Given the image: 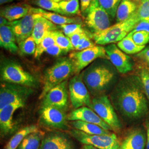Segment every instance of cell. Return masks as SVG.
<instances>
[{"label":"cell","mask_w":149,"mask_h":149,"mask_svg":"<svg viewBox=\"0 0 149 149\" xmlns=\"http://www.w3.org/2000/svg\"><path fill=\"white\" fill-rule=\"evenodd\" d=\"M140 77L122 80L112 93L114 106L123 116L130 119L144 117L148 111V101Z\"/></svg>","instance_id":"obj_1"},{"label":"cell","mask_w":149,"mask_h":149,"mask_svg":"<svg viewBox=\"0 0 149 149\" xmlns=\"http://www.w3.org/2000/svg\"><path fill=\"white\" fill-rule=\"evenodd\" d=\"M114 77V71L104 64L93 65L82 72V79L86 86L93 95L106 90Z\"/></svg>","instance_id":"obj_2"},{"label":"cell","mask_w":149,"mask_h":149,"mask_svg":"<svg viewBox=\"0 0 149 149\" xmlns=\"http://www.w3.org/2000/svg\"><path fill=\"white\" fill-rule=\"evenodd\" d=\"M74 74V65L69 58H61L46 70L44 86L39 99H43L49 91L58 85Z\"/></svg>","instance_id":"obj_3"},{"label":"cell","mask_w":149,"mask_h":149,"mask_svg":"<svg viewBox=\"0 0 149 149\" xmlns=\"http://www.w3.org/2000/svg\"><path fill=\"white\" fill-rule=\"evenodd\" d=\"M139 22L134 14L125 21L117 22L102 32L91 34V38L94 40L95 43L98 45L118 43L133 31Z\"/></svg>","instance_id":"obj_4"},{"label":"cell","mask_w":149,"mask_h":149,"mask_svg":"<svg viewBox=\"0 0 149 149\" xmlns=\"http://www.w3.org/2000/svg\"><path fill=\"white\" fill-rule=\"evenodd\" d=\"M1 79L6 82L33 87L37 85V80L32 74L25 71L19 64L13 61L6 62L1 67Z\"/></svg>","instance_id":"obj_5"},{"label":"cell","mask_w":149,"mask_h":149,"mask_svg":"<svg viewBox=\"0 0 149 149\" xmlns=\"http://www.w3.org/2000/svg\"><path fill=\"white\" fill-rule=\"evenodd\" d=\"M70 133L84 145H91L99 149H119L120 142L113 133L107 135H90L73 129Z\"/></svg>","instance_id":"obj_6"},{"label":"cell","mask_w":149,"mask_h":149,"mask_svg":"<svg viewBox=\"0 0 149 149\" xmlns=\"http://www.w3.org/2000/svg\"><path fill=\"white\" fill-rule=\"evenodd\" d=\"M33 93L30 87L15 84H1L0 88V109L6 106L13 103L25 105L28 98Z\"/></svg>","instance_id":"obj_7"},{"label":"cell","mask_w":149,"mask_h":149,"mask_svg":"<svg viewBox=\"0 0 149 149\" xmlns=\"http://www.w3.org/2000/svg\"><path fill=\"white\" fill-rule=\"evenodd\" d=\"M90 108L108 124L113 130L118 132L120 130L121 123L107 96L102 95L95 97L91 100Z\"/></svg>","instance_id":"obj_8"},{"label":"cell","mask_w":149,"mask_h":149,"mask_svg":"<svg viewBox=\"0 0 149 149\" xmlns=\"http://www.w3.org/2000/svg\"><path fill=\"white\" fill-rule=\"evenodd\" d=\"M84 15L86 24L92 33L102 32L111 26L110 16L102 7L98 0H93Z\"/></svg>","instance_id":"obj_9"},{"label":"cell","mask_w":149,"mask_h":149,"mask_svg":"<svg viewBox=\"0 0 149 149\" xmlns=\"http://www.w3.org/2000/svg\"><path fill=\"white\" fill-rule=\"evenodd\" d=\"M69 58L74 65V74H79L80 71L97 59H108L105 48L101 45L72 52L70 54Z\"/></svg>","instance_id":"obj_10"},{"label":"cell","mask_w":149,"mask_h":149,"mask_svg":"<svg viewBox=\"0 0 149 149\" xmlns=\"http://www.w3.org/2000/svg\"><path fill=\"white\" fill-rule=\"evenodd\" d=\"M69 89L70 101L74 109L82 107H90V92L82 79V73L76 74L70 80Z\"/></svg>","instance_id":"obj_11"},{"label":"cell","mask_w":149,"mask_h":149,"mask_svg":"<svg viewBox=\"0 0 149 149\" xmlns=\"http://www.w3.org/2000/svg\"><path fill=\"white\" fill-rule=\"evenodd\" d=\"M68 81H65L49 91L44 97L41 107H52L65 111L68 107Z\"/></svg>","instance_id":"obj_12"},{"label":"cell","mask_w":149,"mask_h":149,"mask_svg":"<svg viewBox=\"0 0 149 149\" xmlns=\"http://www.w3.org/2000/svg\"><path fill=\"white\" fill-rule=\"evenodd\" d=\"M107 56L112 64L120 74H125L133 69L132 59L124 53L115 44H111L105 47Z\"/></svg>","instance_id":"obj_13"},{"label":"cell","mask_w":149,"mask_h":149,"mask_svg":"<svg viewBox=\"0 0 149 149\" xmlns=\"http://www.w3.org/2000/svg\"><path fill=\"white\" fill-rule=\"evenodd\" d=\"M40 120L49 128L66 129L68 128V116L65 111L52 107H41Z\"/></svg>","instance_id":"obj_14"},{"label":"cell","mask_w":149,"mask_h":149,"mask_svg":"<svg viewBox=\"0 0 149 149\" xmlns=\"http://www.w3.org/2000/svg\"><path fill=\"white\" fill-rule=\"evenodd\" d=\"M38 14L29 13L20 19L12 22L11 27L18 44L32 36Z\"/></svg>","instance_id":"obj_15"},{"label":"cell","mask_w":149,"mask_h":149,"mask_svg":"<svg viewBox=\"0 0 149 149\" xmlns=\"http://www.w3.org/2000/svg\"><path fill=\"white\" fill-rule=\"evenodd\" d=\"M68 119L70 121L80 120L98 125L108 131H113L112 128L104 122L93 109L88 107H82L75 109L68 116Z\"/></svg>","instance_id":"obj_16"},{"label":"cell","mask_w":149,"mask_h":149,"mask_svg":"<svg viewBox=\"0 0 149 149\" xmlns=\"http://www.w3.org/2000/svg\"><path fill=\"white\" fill-rule=\"evenodd\" d=\"M39 149H75V146L68 135L55 132L44 136Z\"/></svg>","instance_id":"obj_17"},{"label":"cell","mask_w":149,"mask_h":149,"mask_svg":"<svg viewBox=\"0 0 149 149\" xmlns=\"http://www.w3.org/2000/svg\"><path fill=\"white\" fill-rule=\"evenodd\" d=\"M24 106V104L22 103H13L0 109V129L2 136L12 133L15 130L13 122L14 113Z\"/></svg>","instance_id":"obj_18"},{"label":"cell","mask_w":149,"mask_h":149,"mask_svg":"<svg viewBox=\"0 0 149 149\" xmlns=\"http://www.w3.org/2000/svg\"><path fill=\"white\" fill-rule=\"evenodd\" d=\"M146 134L141 128L131 130L120 144L119 149H145Z\"/></svg>","instance_id":"obj_19"},{"label":"cell","mask_w":149,"mask_h":149,"mask_svg":"<svg viewBox=\"0 0 149 149\" xmlns=\"http://www.w3.org/2000/svg\"><path fill=\"white\" fill-rule=\"evenodd\" d=\"M56 30H57V27L55 24L40 15L38 14L32 37L34 38L36 43L38 45L42 40L48 32Z\"/></svg>","instance_id":"obj_20"},{"label":"cell","mask_w":149,"mask_h":149,"mask_svg":"<svg viewBox=\"0 0 149 149\" xmlns=\"http://www.w3.org/2000/svg\"><path fill=\"white\" fill-rule=\"evenodd\" d=\"M29 12L33 14L40 15L43 17L53 23L54 24L59 26L71 23H79L80 22V19L78 18L68 17L56 13L45 11L40 8H34L31 6Z\"/></svg>","instance_id":"obj_21"},{"label":"cell","mask_w":149,"mask_h":149,"mask_svg":"<svg viewBox=\"0 0 149 149\" xmlns=\"http://www.w3.org/2000/svg\"><path fill=\"white\" fill-rule=\"evenodd\" d=\"M15 36L11 26H0V45L10 53H18L19 47L16 44Z\"/></svg>","instance_id":"obj_22"},{"label":"cell","mask_w":149,"mask_h":149,"mask_svg":"<svg viewBox=\"0 0 149 149\" xmlns=\"http://www.w3.org/2000/svg\"><path fill=\"white\" fill-rule=\"evenodd\" d=\"M30 8L31 6L25 4L8 6L1 10L0 14L12 22L27 16L30 13Z\"/></svg>","instance_id":"obj_23"},{"label":"cell","mask_w":149,"mask_h":149,"mask_svg":"<svg viewBox=\"0 0 149 149\" xmlns=\"http://www.w3.org/2000/svg\"><path fill=\"white\" fill-rule=\"evenodd\" d=\"M137 5L133 0H122L116 13L117 22L125 21L133 16L138 9Z\"/></svg>","instance_id":"obj_24"},{"label":"cell","mask_w":149,"mask_h":149,"mask_svg":"<svg viewBox=\"0 0 149 149\" xmlns=\"http://www.w3.org/2000/svg\"><path fill=\"white\" fill-rule=\"evenodd\" d=\"M71 124L74 129L90 135H107L112 133L111 131L106 130L98 125L90 123L76 120L72 121Z\"/></svg>","instance_id":"obj_25"},{"label":"cell","mask_w":149,"mask_h":149,"mask_svg":"<svg viewBox=\"0 0 149 149\" xmlns=\"http://www.w3.org/2000/svg\"><path fill=\"white\" fill-rule=\"evenodd\" d=\"M39 130L37 126L31 125L22 129L10 140L5 149H17L23 139L30 134Z\"/></svg>","instance_id":"obj_26"},{"label":"cell","mask_w":149,"mask_h":149,"mask_svg":"<svg viewBox=\"0 0 149 149\" xmlns=\"http://www.w3.org/2000/svg\"><path fill=\"white\" fill-rule=\"evenodd\" d=\"M44 136L45 134L41 130L30 134L23 139L17 149H39Z\"/></svg>","instance_id":"obj_27"},{"label":"cell","mask_w":149,"mask_h":149,"mask_svg":"<svg viewBox=\"0 0 149 149\" xmlns=\"http://www.w3.org/2000/svg\"><path fill=\"white\" fill-rule=\"evenodd\" d=\"M117 46L127 54H138L145 48V46H139L136 45L132 37L128 35L117 43Z\"/></svg>","instance_id":"obj_28"},{"label":"cell","mask_w":149,"mask_h":149,"mask_svg":"<svg viewBox=\"0 0 149 149\" xmlns=\"http://www.w3.org/2000/svg\"><path fill=\"white\" fill-rule=\"evenodd\" d=\"M59 3L61 10L65 15L81 16L79 0L62 1Z\"/></svg>","instance_id":"obj_29"},{"label":"cell","mask_w":149,"mask_h":149,"mask_svg":"<svg viewBox=\"0 0 149 149\" xmlns=\"http://www.w3.org/2000/svg\"><path fill=\"white\" fill-rule=\"evenodd\" d=\"M53 31L48 32L44 37L42 40L39 44L37 45L36 50L34 54V58L38 59L45 52L48 48L55 44V39L54 37Z\"/></svg>","instance_id":"obj_30"},{"label":"cell","mask_w":149,"mask_h":149,"mask_svg":"<svg viewBox=\"0 0 149 149\" xmlns=\"http://www.w3.org/2000/svg\"><path fill=\"white\" fill-rule=\"evenodd\" d=\"M53 32L55 43L60 48H61L66 53L74 50L69 38L65 36L63 32L58 30L54 31Z\"/></svg>","instance_id":"obj_31"},{"label":"cell","mask_w":149,"mask_h":149,"mask_svg":"<svg viewBox=\"0 0 149 149\" xmlns=\"http://www.w3.org/2000/svg\"><path fill=\"white\" fill-rule=\"evenodd\" d=\"M35 5L44 10L54 12L61 15H65L61 10L59 3L52 0H34Z\"/></svg>","instance_id":"obj_32"},{"label":"cell","mask_w":149,"mask_h":149,"mask_svg":"<svg viewBox=\"0 0 149 149\" xmlns=\"http://www.w3.org/2000/svg\"><path fill=\"white\" fill-rule=\"evenodd\" d=\"M18 46L22 54L24 55H34L37 48V44L34 38L31 36L18 44Z\"/></svg>","instance_id":"obj_33"},{"label":"cell","mask_w":149,"mask_h":149,"mask_svg":"<svg viewBox=\"0 0 149 149\" xmlns=\"http://www.w3.org/2000/svg\"><path fill=\"white\" fill-rule=\"evenodd\" d=\"M122 0H98L100 5L112 18L116 16L118 7Z\"/></svg>","instance_id":"obj_34"},{"label":"cell","mask_w":149,"mask_h":149,"mask_svg":"<svg viewBox=\"0 0 149 149\" xmlns=\"http://www.w3.org/2000/svg\"><path fill=\"white\" fill-rule=\"evenodd\" d=\"M135 14L139 21L149 19V0H140V3Z\"/></svg>","instance_id":"obj_35"},{"label":"cell","mask_w":149,"mask_h":149,"mask_svg":"<svg viewBox=\"0 0 149 149\" xmlns=\"http://www.w3.org/2000/svg\"><path fill=\"white\" fill-rule=\"evenodd\" d=\"M128 36H130L133 40L139 46H145L149 43V34L145 31H139L133 34L129 33Z\"/></svg>","instance_id":"obj_36"},{"label":"cell","mask_w":149,"mask_h":149,"mask_svg":"<svg viewBox=\"0 0 149 149\" xmlns=\"http://www.w3.org/2000/svg\"><path fill=\"white\" fill-rule=\"evenodd\" d=\"M62 32L67 37H69L77 32L84 31L82 25L80 23H71L60 26Z\"/></svg>","instance_id":"obj_37"},{"label":"cell","mask_w":149,"mask_h":149,"mask_svg":"<svg viewBox=\"0 0 149 149\" xmlns=\"http://www.w3.org/2000/svg\"><path fill=\"white\" fill-rule=\"evenodd\" d=\"M140 78L141 81L144 92L149 101V70L143 69L140 72Z\"/></svg>","instance_id":"obj_38"},{"label":"cell","mask_w":149,"mask_h":149,"mask_svg":"<svg viewBox=\"0 0 149 149\" xmlns=\"http://www.w3.org/2000/svg\"><path fill=\"white\" fill-rule=\"evenodd\" d=\"M139 31H145L148 32L149 34V22L143 20L139 22L136 25V26L133 29V31L130 32V34H133L135 32Z\"/></svg>","instance_id":"obj_39"},{"label":"cell","mask_w":149,"mask_h":149,"mask_svg":"<svg viewBox=\"0 0 149 149\" xmlns=\"http://www.w3.org/2000/svg\"><path fill=\"white\" fill-rule=\"evenodd\" d=\"M45 53L48 54L49 55L55 56H58L64 54L66 53L56 44L48 48V49L45 51Z\"/></svg>","instance_id":"obj_40"},{"label":"cell","mask_w":149,"mask_h":149,"mask_svg":"<svg viewBox=\"0 0 149 149\" xmlns=\"http://www.w3.org/2000/svg\"><path fill=\"white\" fill-rule=\"evenodd\" d=\"M86 34V32L84 30L81 32H77L72 34L69 37L70 39L71 40V42L72 43L73 47H74V50L78 46V44L80 42V40L83 36Z\"/></svg>","instance_id":"obj_41"},{"label":"cell","mask_w":149,"mask_h":149,"mask_svg":"<svg viewBox=\"0 0 149 149\" xmlns=\"http://www.w3.org/2000/svg\"><path fill=\"white\" fill-rule=\"evenodd\" d=\"M91 34L90 36H88V37L86 38L85 40H84V42L82 43V44L78 47L75 49V50L76 51H81V50H83L88 48H92L93 47L96 45V43H94L91 39Z\"/></svg>","instance_id":"obj_42"},{"label":"cell","mask_w":149,"mask_h":149,"mask_svg":"<svg viewBox=\"0 0 149 149\" xmlns=\"http://www.w3.org/2000/svg\"><path fill=\"white\" fill-rule=\"evenodd\" d=\"M93 0H80V8L81 13L84 14L90 6Z\"/></svg>","instance_id":"obj_43"},{"label":"cell","mask_w":149,"mask_h":149,"mask_svg":"<svg viewBox=\"0 0 149 149\" xmlns=\"http://www.w3.org/2000/svg\"><path fill=\"white\" fill-rule=\"evenodd\" d=\"M137 56L146 61L149 64V47L145 48L143 50L138 54Z\"/></svg>","instance_id":"obj_44"},{"label":"cell","mask_w":149,"mask_h":149,"mask_svg":"<svg viewBox=\"0 0 149 149\" xmlns=\"http://www.w3.org/2000/svg\"><path fill=\"white\" fill-rule=\"evenodd\" d=\"M11 22L9 21L5 17L1 16L0 17V26H11Z\"/></svg>","instance_id":"obj_45"},{"label":"cell","mask_w":149,"mask_h":149,"mask_svg":"<svg viewBox=\"0 0 149 149\" xmlns=\"http://www.w3.org/2000/svg\"><path fill=\"white\" fill-rule=\"evenodd\" d=\"M146 144L145 149H149V120L146 123Z\"/></svg>","instance_id":"obj_46"},{"label":"cell","mask_w":149,"mask_h":149,"mask_svg":"<svg viewBox=\"0 0 149 149\" xmlns=\"http://www.w3.org/2000/svg\"><path fill=\"white\" fill-rule=\"evenodd\" d=\"M81 149H99L91 145H84Z\"/></svg>","instance_id":"obj_47"},{"label":"cell","mask_w":149,"mask_h":149,"mask_svg":"<svg viewBox=\"0 0 149 149\" xmlns=\"http://www.w3.org/2000/svg\"><path fill=\"white\" fill-rule=\"evenodd\" d=\"M15 1H18V0H0V4L3 5L5 3H10V2Z\"/></svg>","instance_id":"obj_48"},{"label":"cell","mask_w":149,"mask_h":149,"mask_svg":"<svg viewBox=\"0 0 149 149\" xmlns=\"http://www.w3.org/2000/svg\"><path fill=\"white\" fill-rule=\"evenodd\" d=\"M52 1H54V2H58V3H59V2H60L61 1H62L63 0H52Z\"/></svg>","instance_id":"obj_49"},{"label":"cell","mask_w":149,"mask_h":149,"mask_svg":"<svg viewBox=\"0 0 149 149\" xmlns=\"http://www.w3.org/2000/svg\"><path fill=\"white\" fill-rule=\"evenodd\" d=\"M145 21H147L149 22V19H148V20H145Z\"/></svg>","instance_id":"obj_50"},{"label":"cell","mask_w":149,"mask_h":149,"mask_svg":"<svg viewBox=\"0 0 149 149\" xmlns=\"http://www.w3.org/2000/svg\"><path fill=\"white\" fill-rule=\"evenodd\" d=\"M63 1H69V0H63Z\"/></svg>","instance_id":"obj_51"},{"label":"cell","mask_w":149,"mask_h":149,"mask_svg":"<svg viewBox=\"0 0 149 149\" xmlns=\"http://www.w3.org/2000/svg\"></svg>","instance_id":"obj_52"}]
</instances>
